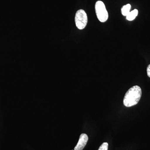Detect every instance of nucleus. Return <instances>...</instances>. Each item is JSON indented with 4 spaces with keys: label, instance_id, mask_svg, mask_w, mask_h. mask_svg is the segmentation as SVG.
<instances>
[{
    "label": "nucleus",
    "instance_id": "obj_1",
    "mask_svg": "<svg viewBox=\"0 0 150 150\" xmlns=\"http://www.w3.org/2000/svg\"><path fill=\"white\" fill-rule=\"evenodd\" d=\"M142 95L141 88L139 86H134L126 93L123 98V104L127 107L136 105L139 101Z\"/></svg>",
    "mask_w": 150,
    "mask_h": 150
},
{
    "label": "nucleus",
    "instance_id": "obj_2",
    "mask_svg": "<svg viewBox=\"0 0 150 150\" xmlns=\"http://www.w3.org/2000/svg\"><path fill=\"white\" fill-rule=\"evenodd\" d=\"M95 10L98 18L101 22H105L108 18V13L104 3L101 1H97L95 5Z\"/></svg>",
    "mask_w": 150,
    "mask_h": 150
},
{
    "label": "nucleus",
    "instance_id": "obj_3",
    "mask_svg": "<svg viewBox=\"0 0 150 150\" xmlns=\"http://www.w3.org/2000/svg\"><path fill=\"white\" fill-rule=\"evenodd\" d=\"M76 26L79 29H83L87 24L88 18L86 13L83 10H78L76 13L75 18Z\"/></svg>",
    "mask_w": 150,
    "mask_h": 150
},
{
    "label": "nucleus",
    "instance_id": "obj_4",
    "mask_svg": "<svg viewBox=\"0 0 150 150\" xmlns=\"http://www.w3.org/2000/svg\"><path fill=\"white\" fill-rule=\"evenodd\" d=\"M88 138L87 134H82L80 137L77 144L75 146L74 150H82L86 145Z\"/></svg>",
    "mask_w": 150,
    "mask_h": 150
},
{
    "label": "nucleus",
    "instance_id": "obj_5",
    "mask_svg": "<svg viewBox=\"0 0 150 150\" xmlns=\"http://www.w3.org/2000/svg\"><path fill=\"white\" fill-rule=\"evenodd\" d=\"M138 11L137 9H134V10L131 11L126 16V19L129 21H132L136 18V17L138 16Z\"/></svg>",
    "mask_w": 150,
    "mask_h": 150
},
{
    "label": "nucleus",
    "instance_id": "obj_6",
    "mask_svg": "<svg viewBox=\"0 0 150 150\" xmlns=\"http://www.w3.org/2000/svg\"><path fill=\"white\" fill-rule=\"evenodd\" d=\"M131 8V5L130 4H128L126 5L123 6L121 8V13L124 16H127L128 14L130 13Z\"/></svg>",
    "mask_w": 150,
    "mask_h": 150
},
{
    "label": "nucleus",
    "instance_id": "obj_7",
    "mask_svg": "<svg viewBox=\"0 0 150 150\" xmlns=\"http://www.w3.org/2000/svg\"><path fill=\"white\" fill-rule=\"evenodd\" d=\"M108 144L107 143L105 142L100 146L98 150H108Z\"/></svg>",
    "mask_w": 150,
    "mask_h": 150
},
{
    "label": "nucleus",
    "instance_id": "obj_8",
    "mask_svg": "<svg viewBox=\"0 0 150 150\" xmlns=\"http://www.w3.org/2000/svg\"><path fill=\"white\" fill-rule=\"evenodd\" d=\"M147 73L148 76L150 78V64L148 66L147 68Z\"/></svg>",
    "mask_w": 150,
    "mask_h": 150
}]
</instances>
